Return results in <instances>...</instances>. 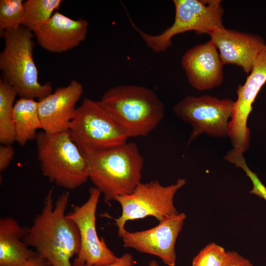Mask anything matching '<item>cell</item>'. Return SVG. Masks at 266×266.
Returning a JSON list of instances; mask_svg holds the SVG:
<instances>
[{
    "label": "cell",
    "instance_id": "obj_1",
    "mask_svg": "<svg viewBox=\"0 0 266 266\" xmlns=\"http://www.w3.org/2000/svg\"><path fill=\"white\" fill-rule=\"evenodd\" d=\"M53 193L52 187L24 241L51 266H73L70 260L79 252L80 238L76 224L66 214L69 193L63 192L53 204Z\"/></svg>",
    "mask_w": 266,
    "mask_h": 266
},
{
    "label": "cell",
    "instance_id": "obj_2",
    "mask_svg": "<svg viewBox=\"0 0 266 266\" xmlns=\"http://www.w3.org/2000/svg\"><path fill=\"white\" fill-rule=\"evenodd\" d=\"M82 153L88 163L89 179L105 202L131 193L141 182L144 160L135 143Z\"/></svg>",
    "mask_w": 266,
    "mask_h": 266
},
{
    "label": "cell",
    "instance_id": "obj_3",
    "mask_svg": "<svg viewBox=\"0 0 266 266\" xmlns=\"http://www.w3.org/2000/svg\"><path fill=\"white\" fill-rule=\"evenodd\" d=\"M100 101L128 138L147 135L165 114V105L157 94L142 86L110 88Z\"/></svg>",
    "mask_w": 266,
    "mask_h": 266
},
{
    "label": "cell",
    "instance_id": "obj_4",
    "mask_svg": "<svg viewBox=\"0 0 266 266\" xmlns=\"http://www.w3.org/2000/svg\"><path fill=\"white\" fill-rule=\"evenodd\" d=\"M0 34L4 40L0 53L1 78L16 90L20 98L40 100L51 94L50 83L42 84L38 81L33 57V32L22 26L17 31Z\"/></svg>",
    "mask_w": 266,
    "mask_h": 266
},
{
    "label": "cell",
    "instance_id": "obj_5",
    "mask_svg": "<svg viewBox=\"0 0 266 266\" xmlns=\"http://www.w3.org/2000/svg\"><path fill=\"white\" fill-rule=\"evenodd\" d=\"M35 141L41 173L50 182L73 190L89 179L88 162L68 132H39Z\"/></svg>",
    "mask_w": 266,
    "mask_h": 266
},
{
    "label": "cell",
    "instance_id": "obj_6",
    "mask_svg": "<svg viewBox=\"0 0 266 266\" xmlns=\"http://www.w3.org/2000/svg\"><path fill=\"white\" fill-rule=\"evenodd\" d=\"M220 0H174L175 17L173 24L157 35L147 33L138 29L130 19L146 45L153 52H163L172 44L176 34L188 31L209 35L223 27L224 9Z\"/></svg>",
    "mask_w": 266,
    "mask_h": 266
},
{
    "label": "cell",
    "instance_id": "obj_7",
    "mask_svg": "<svg viewBox=\"0 0 266 266\" xmlns=\"http://www.w3.org/2000/svg\"><path fill=\"white\" fill-rule=\"evenodd\" d=\"M68 132L82 152L113 148L128 138L100 100L87 98L77 108Z\"/></svg>",
    "mask_w": 266,
    "mask_h": 266
},
{
    "label": "cell",
    "instance_id": "obj_8",
    "mask_svg": "<svg viewBox=\"0 0 266 266\" xmlns=\"http://www.w3.org/2000/svg\"><path fill=\"white\" fill-rule=\"evenodd\" d=\"M186 183L184 178L168 186L162 185L156 180L140 182L131 193L117 197L115 200L122 208L121 215L115 219L119 236L126 230L129 221L152 216L161 222L178 214L174 198Z\"/></svg>",
    "mask_w": 266,
    "mask_h": 266
},
{
    "label": "cell",
    "instance_id": "obj_9",
    "mask_svg": "<svg viewBox=\"0 0 266 266\" xmlns=\"http://www.w3.org/2000/svg\"><path fill=\"white\" fill-rule=\"evenodd\" d=\"M234 101L209 95L187 96L175 104L174 114L192 127L188 144L202 133L229 136V123Z\"/></svg>",
    "mask_w": 266,
    "mask_h": 266
},
{
    "label": "cell",
    "instance_id": "obj_10",
    "mask_svg": "<svg viewBox=\"0 0 266 266\" xmlns=\"http://www.w3.org/2000/svg\"><path fill=\"white\" fill-rule=\"evenodd\" d=\"M100 194L95 187L91 188L85 202L75 206L66 215L76 224L80 234V248L73 261L74 266H104L119 258L108 248L104 239L98 235L96 213Z\"/></svg>",
    "mask_w": 266,
    "mask_h": 266
},
{
    "label": "cell",
    "instance_id": "obj_11",
    "mask_svg": "<svg viewBox=\"0 0 266 266\" xmlns=\"http://www.w3.org/2000/svg\"><path fill=\"white\" fill-rule=\"evenodd\" d=\"M266 82V44L256 59L245 83L238 86L237 98L229 123V137L233 149L245 153L250 145V130L247 121L252 105Z\"/></svg>",
    "mask_w": 266,
    "mask_h": 266
},
{
    "label": "cell",
    "instance_id": "obj_12",
    "mask_svg": "<svg viewBox=\"0 0 266 266\" xmlns=\"http://www.w3.org/2000/svg\"><path fill=\"white\" fill-rule=\"evenodd\" d=\"M186 218L184 213H178L146 230L132 232L125 230L120 237L124 247L157 256L166 265L174 266L175 243Z\"/></svg>",
    "mask_w": 266,
    "mask_h": 266
},
{
    "label": "cell",
    "instance_id": "obj_13",
    "mask_svg": "<svg viewBox=\"0 0 266 266\" xmlns=\"http://www.w3.org/2000/svg\"><path fill=\"white\" fill-rule=\"evenodd\" d=\"M224 65L232 64L241 67L249 74L259 54L266 44L261 36L224 27L209 34Z\"/></svg>",
    "mask_w": 266,
    "mask_h": 266
},
{
    "label": "cell",
    "instance_id": "obj_14",
    "mask_svg": "<svg viewBox=\"0 0 266 266\" xmlns=\"http://www.w3.org/2000/svg\"><path fill=\"white\" fill-rule=\"evenodd\" d=\"M181 63L189 83L196 90L211 89L223 82L224 64L217 48L210 40L187 50Z\"/></svg>",
    "mask_w": 266,
    "mask_h": 266
},
{
    "label": "cell",
    "instance_id": "obj_15",
    "mask_svg": "<svg viewBox=\"0 0 266 266\" xmlns=\"http://www.w3.org/2000/svg\"><path fill=\"white\" fill-rule=\"evenodd\" d=\"M83 92V85L75 80L57 88L54 93L38 100V113L43 132L54 134L68 132Z\"/></svg>",
    "mask_w": 266,
    "mask_h": 266
},
{
    "label": "cell",
    "instance_id": "obj_16",
    "mask_svg": "<svg viewBox=\"0 0 266 266\" xmlns=\"http://www.w3.org/2000/svg\"><path fill=\"white\" fill-rule=\"evenodd\" d=\"M88 22L74 20L56 11L50 20L33 33L38 45L44 50L61 53L78 46L86 37Z\"/></svg>",
    "mask_w": 266,
    "mask_h": 266
},
{
    "label": "cell",
    "instance_id": "obj_17",
    "mask_svg": "<svg viewBox=\"0 0 266 266\" xmlns=\"http://www.w3.org/2000/svg\"><path fill=\"white\" fill-rule=\"evenodd\" d=\"M29 227L15 219H0V266H23L36 254L24 241Z\"/></svg>",
    "mask_w": 266,
    "mask_h": 266
},
{
    "label": "cell",
    "instance_id": "obj_18",
    "mask_svg": "<svg viewBox=\"0 0 266 266\" xmlns=\"http://www.w3.org/2000/svg\"><path fill=\"white\" fill-rule=\"evenodd\" d=\"M13 119L15 141L21 146L36 139L38 129L42 126L38 113V101L20 98L14 104Z\"/></svg>",
    "mask_w": 266,
    "mask_h": 266
},
{
    "label": "cell",
    "instance_id": "obj_19",
    "mask_svg": "<svg viewBox=\"0 0 266 266\" xmlns=\"http://www.w3.org/2000/svg\"><path fill=\"white\" fill-rule=\"evenodd\" d=\"M18 93L16 90L0 79V142L11 145L15 141L13 119L14 101Z\"/></svg>",
    "mask_w": 266,
    "mask_h": 266
},
{
    "label": "cell",
    "instance_id": "obj_20",
    "mask_svg": "<svg viewBox=\"0 0 266 266\" xmlns=\"http://www.w3.org/2000/svg\"><path fill=\"white\" fill-rule=\"evenodd\" d=\"M62 0H27L24 2L25 20L24 26L33 32L45 24L54 11L59 8Z\"/></svg>",
    "mask_w": 266,
    "mask_h": 266
},
{
    "label": "cell",
    "instance_id": "obj_21",
    "mask_svg": "<svg viewBox=\"0 0 266 266\" xmlns=\"http://www.w3.org/2000/svg\"><path fill=\"white\" fill-rule=\"evenodd\" d=\"M25 14L22 0H0V32L15 31L24 26Z\"/></svg>",
    "mask_w": 266,
    "mask_h": 266
},
{
    "label": "cell",
    "instance_id": "obj_22",
    "mask_svg": "<svg viewBox=\"0 0 266 266\" xmlns=\"http://www.w3.org/2000/svg\"><path fill=\"white\" fill-rule=\"evenodd\" d=\"M224 159L243 170L253 184V188L249 193L266 200V187L258 178L257 175L248 166L243 153L234 149L228 152Z\"/></svg>",
    "mask_w": 266,
    "mask_h": 266
},
{
    "label": "cell",
    "instance_id": "obj_23",
    "mask_svg": "<svg viewBox=\"0 0 266 266\" xmlns=\"http://www.w3.org/2000/svg\"><path fill=\"white\" fill-rule=\"evenodd\" d=\"M227 254L222 246L209 243L194 258L192 266H224Z\"/></svg>",
    "mask_w": 266,
    "mask_h": 266
},
{
    "label": "cell",
    "instance_id": "obj_24",
    "mask_svg": "<svg viewBox=\"0 0 266 266\" xmlns=\"http://www.w3.org/2000/svg\"><path fill=\"white\" fill-rule=\"evenodd\" d=\"M15 154L14 149L11 145L1 144L0 146V171L5 170L11 162Z\"/></svg>",
    "mask_w": 266,
    "mask_h": 266
},
{
    "label": "cell",
    "instance_id": "obj_25",
    "mask_svg": "<svg viewBox=\"0 0 266 266\" xmlns=\"http://www.w3.org/2000/svg\"><path fill=\"white\" fill-rule=\"evenodd\" d=\"M224 266H253L252 264L235 252L227 251Z\"/></svg>",
    "mask_w": 266,
    "mask_h": 266
},
{
    "label": "cell",
    "instance_id": "obj_26",
    "mask_svg": "<svg viewBox=\"0 0 266 266\" xmlns=\"http://www.w3.org/2000/svg\"><path fill=\"white\" fill-rule=\"evenodd\" d=\"M134 264L135 261L133 256L131 254L125 253L121 257H119L118 261L115 263L104 266H133Z\"/></svg>",
    "mask_w": 266,
    "mask_h": 266
},
{
    "label": "cell",
    "instance_id": "obj_27",
    "mask_svg": "<svg viewBox=\"0 0 266 266\" xmlns=\"http://www.w3.org/2000/svg\"><path fill=\"white\" fill-rule=\"evenodd\" d=\"M23 266H51L48 262L38 254L33 255L29 261Z\"/></svg>",
    "mask_w": 266,
    "mask_h": 266
},
{
    "label": "cell",
    "instance_id": "obj_28",
    "mask_svg": "<svg viewBox=\"0 0 266 266\" xmlns=\"http://www.w3.org/2000/svg\"><path fill=\"white\" fill-rule=\"evenodd\" d=\"M147 266H161L158 263L155 261V260H152L151 261L148 265Z\"/></svg>",
    "mask_w": 266,
    "mask_h": 266
}]
</instances>
